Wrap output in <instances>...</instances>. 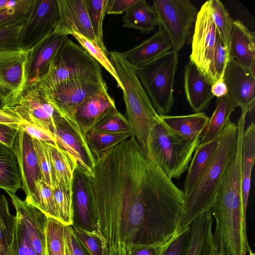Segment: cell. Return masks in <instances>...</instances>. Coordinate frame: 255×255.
I'll list each match as a JSON object with an SVG mask.
<instances>
[{
    "instance_id": "cell-55",
    "label": "cell",
    "mask_w": 255,
    "mask_h": 255,
    "mask_svg": "<svg viewBox=\"0 0 255 255\" xmlns=\"http://www.w3.org/2000/svg\"><path fill=\"white\" fill-rule=\"evenodd\" d=\"M125 247L124 244H119L112 248L108 255H125Z\"/></svg>"
},
{
    "instance_id": "cell-21",
    "label": "cell",
    "mask_w": 255,
    "mask_h": 255,
    "mask_svg": "<svg viewBox=\"0 0 255 255\" xmlns=\"http://www.w3.org/2000/svg\"><path fill=\"white\" fill-rule=\"evenodd\" d=\"M213 221L208 209L192 222L185 255H219L212 231Z\"/></svg>"
},
{
    "instance_id": "cell-34",
    "label": "cell",
    "mask_w": 255,
    "mask_h": 255,
    "mask_svg": "<svg viewBox=\"0 0 255 255\" xmlns=\"http://www.w3.org/2000/svg\"><path fill=\"white\" fill-rule=\"evenodd\" d=\"M209 1L211 16L218 34L229 51L231 34L234 20L220 0H210Z\"/></svg>"
},
{
    "instance_id": "cell-30",
    "label": "cell",
    "mask_w": 255,
    "mask_h": 255,
    "mask_svg": "<svg viewBox=\"0 0 255 255\" xmlns=\"http://www.w3.org/2000/svg\"><path fill=\"white\" fill-rule=\"evenodd\" d=\"M236 103L227 94L217 99L216 107L200 139V143L209 142L220 136L230 116L237 107Z\"/></svg>"
},
{
    "instance_id": "cell-15",
    "label": "cell",
    "mask_w": 255,
    "mask_h": 255,
    "mask_svg": "<svg viewBox=\"0 0 255 255\" xmlns=\"http://www.w3.org/2000/svg\"><path fill=\"white\" fill-rule=\"evenodd\" d=\"M15 153L21 178V188L24 191L25 201L31 204L35 191V183L41 180V174L33 139L21 128H19Z\"/></svg>"
},
{
    "instance_id": "cell-23",
    "label": "cell",
    "mask_w": 255,
    "mask_h": 255,
    "mask_svg": "<svg viewBox=\"0 0 255 255\" xmlns=\"http://www.w3.org/2000/svg\"><path fill=\"white\" fill-rule=\"evenodd\" d=\"M74 183L73 225L89 232H97V222L88 193L85 176L76 170Z\"/></svg>"
},
{
    "instance_id": "cell-33",
    "label": "cell",
    "mask_w": 255,
    "mask_h": 255,
    "mask_svg": "<svg viewBox=\"0 0 255 255\" xmlns=\"http://www.w3.org/2000/svg\"><path fill=\"white\" fill-rule=\"evenodd\" d=\"M130 133L116 134L91 130L86 134L88 146L96 159L103 152L127 139Z\"/></svg>"
},
{
    "instance_id": "cell-35",
    "label": "cell",
    "mask_w": 255,
    "mask_h": 255,
    "mask_svg": "<svg viewBox=\"0 0 255 255\" xmlns=\"http://www.w3.org/2000/svg\"><path fill=\"white\" fill-rule=\"evenodd\" d=\"M45 255H65V226L51 217L47 219Z\"/></svg>"
},
{
    "instance_id": "cell-14",
    "label": "cell",
    "mask_w": 255,
    "mask_h": 255,
    "mask_svg": "<svg viewBox=\"0 0 255 255\" xmlns=\"http://www.w3.org/2000/svg\"><path fill=\"white\" fill-rule=\"evenodd\" d=\"M228 95L242 111L254 113L255 107V73L230 58L223 77Z\"/></svg>"
},
{
    "instance_id": "cell-45",
    "label": "cell",
    "mask_w": 255,
    "mask_h": 255,
    "mask_svg": "<svg viewBox=\"0 0 255 255\" xmlns=\"http://www.w3.org/2000/svg\"><path fill=\"white\" fill-rule=\"evenodd\" d=\"M22 26L9 24L0 26V50L21 49L20 34Z\"/></svg>"
},
{
    "instance_id": "cell-28",
    "label": "cell",
    "mask_w": 255,
    "mask_h": 255,
    "mask_svg": "<svg viewBox=\"0 0 255 255\" xmlns=\"http://www.w3.org/2000/svg\"><path fill=\"white\" fill-rule=\"evenodd\" d=\"M21 178L14 151L0 143V189L15 194L21 188Z\"/></svg>"
},
{
    "instance_id": "cell-19",
    "label": "cell",
    "mask_w": 255,
    "mask_h": 255,
    "mask_svg": "<svg viewBox=\"0 0 255 255\" xmlns=\"http://www.w3.org/2000/svg\"><path fill=\"white\" fill-rule=\"evenodd\" d=\"M57 2L60 21L56 30L68 35L77 33L97 43L84 0H57Z\"/></svg>"
},
{
    "instance_id": "cell-20",
    "label": "cell",
    "mask_w": 255,
    "mask_h": 255,
    "mask_svg": "<svg viewBox=\"0 0 255 255\" xmlns=\"http://www.w3.org/2000/svg\"><path fill=\"white\" fill-rule=\"evenodd\" d=\"M212 85L193 63L186 64L184 89L187 102L195 113L203 112L208 107L214 96Z\"/></svg>"
},
{
    "instance_id": "cell-17",
    "label": "cell",
    "mask_w": 255,
    "mask_h": 255,
    "mask_svg": "<svg viewBox=\"0 0 255 255\" xmlns=\"http://www.w3.org/2000/svg\"><path fill=\"white\" fill-rule=\"evenodd\" d=\"M117 111L114 100L109 95L106 86L78 107L74 119L86 137V133L103 119Z\"/></svg>"
},
{
    "instance_id": "cell-42",
    "label": "cell",
    "mask_w": 255,
    "mask_h": 255,
    "mask_svg": "<svg viewBox=\"0 0 255 255\" xmlns=\"http://www.w3.org/2000/svg\"><path fill=\"white\" fill-rule=\"evenodd\" d=\"M91 130L110 133L132 134L129 122L119 111L105 117Z\"/></svg>"
},
{
    "instance_id": "cell-58",
    "label": "cell",
    "mask_w": 255,
    "mask_h": 255,
    "mask_svg": "<svg viewBox=\"0 0 255 255\" xmlns=\"http://www.w3.org/2000/svg\"><path fill=\"white\" fill-rule=\"evenodd\" d=\"M3 108H4V106H3V103L2 102V100L0 97V109H2Z\"/></svg>"
},
{
    "instance_id": "cell-41",
    "label": "cell",
    "mask_w": 255,
    "mask_h": 255,
    "mask_svg": "<svg viewBox=\"0 0 255 255\" xmlns=\"http://www.w3.org/2000/svg\"><path fill=\"white\" fill-rule=\"evenodd\" d=\"M31 204L39 209L48 217L57 220L53 190L41 180L35 183V194Z\"/></svg>"
},
{
    "instance_id": "cell-7",
    "label": "cell",
    "mask_w": 255,
    "mask_h": 255,
    "mask_svg": "<svg viewBox=\"0 0 255 255\" xmlns=\"http://www.w3.org/2000/svg\"><path fill=\"white\" fill-rule=\"evenodd\" d=\"M106 86L104 79L78 80L61 85L47 94L42 93L89 150L86 137L76 124L74 115L81 104Z\"/></svg>"
},
{
    "instance_id": "cell-18",
    "label": "cell",
    "mask_w": 255,
    "mask_h": 255,
    "mask_svg": "<svg viewBox=\"0 0 255 255\" xmlns=\"http://www.w3.org/2000/svg\"><path fill=\"white\" fill-rule=\"evenodd\" d=\"M52 132L56 143L75 160L76 170L85 177L90 176L95 158L61 117L56 120Z\"/></svg>"
},
{
    "instance_id": "cell-52",
    "label": "cell",
    "mask_w": 255,
    "mask_h": 255,
    "mask_svg": "<svg viewBox=\"0 0 255 255\" xmlns=\"http://www.w3.org/2000/svg\"><path fill=\"white\" fill-rule=\"evenodd\" d=\"M22 121L21 118L11 107L0 109V124L19 128Z\"/></svg>"
},
{
    "instance_id": "cell-38",
    "label": "cell",
    "mask_w": 255,
    "mask_h": 255,
    "mask_svg": "<svg viewBox=\"0 0 255 255\" xmlns=\"http://www.w3.org/2000/svg\"><path fill=\"white\" fill-rule=\"evenodd\" d=\"M52 190L57 220L65 226H71L73 222L74 194L59 185Z\"/></svg>"
},
{
    "instance_id": "cell-47",
    "label": "cell",
    "mask_w": 255,
    "mask_h": 255,
    "mask_svg": "<svg viewBox=\"0 0 255 255\" xmlns=\"http://www.w3.org/2000/svg\"><path fill=\"white\" fill-rule=\"evenodd\" d=\"M230 59L229 51L218 35L214 57V67L217 80L223 78Z\"/></svg>"
},
{
    "instance_id": "cell-25",
    "label": "cell",
    "mask_w": 255,
    "mask_h": 255,
    "mask_svg": "<svg viewBox=\"0 0 255 255\" xmlns=\"http://www.w3.org/2000/svg\"><path fill=\"white\" fill-rule=\"evenodd\" d=\"M255 161V125L252 122L244 130L242 144L241 165V195L243 225L246 229V214L249 201L251 173Z\"/></svg>"
},
{
    "instance_id": "cell-2",
    "label": "cell",
    "mask_w": 255,
    "mask_h": 255,
    "mask_svg": "<svg viewBox=\"0 0 255 255\" xmlns=\"http://www.w3.org/2000/svg\"><path fill=\"white\" fill-rule=\"evenodd\" d=\"M238 137L237 126L230 121L220 134L218 146L205 168L185 197L178 233L189 226L201 214L209 209L223 172L237 152Z\"/></svg>"
},
{
    "instance_id": "cell-32",
    "label": "cell",
    "mask_w": 255,
    "mask_h": 255,
    "mask_svg": "<svg viewBox=\"0 0 255 255\" xmlns=\"http://www.w3.org/2000/svg\"><path fill=\"white\" fill-rule=\"evenodd\" d=\"M16 216L11 214L3 194L0 195V255H14L13 241Z\"/></svg>"
},
{
    "instance_id": "cell-3",
    "label": "cell",
    "mask_w": 255,
    "mask_h": 255,
    "mask_svg": "<svg viewBox=\"0 0 255 255\" xmlns=\"http://www.w3.org/2000/svg\"><path fill=\"white\" fill-rule=\"evenodd\" d=\"M110 59L122 85L126 118L135 138L144 152L150 156V133L154 125L160 120L142 86L133 66L119 52H109Z\"/></svg>"
},
{
    "instance_id": "cell-4",
    "label": "cell",
    "mask_w": 255,
    "mask_h": 255,
    "mask_svg": "<svg viewBox=\"0 0 255 255\" xmlns=\"http://www.w3.org/2000/svg\"><path fill=\"white\" fill-rule=\"evenodd\" d=\"M99 63L68 37L57 52L48 71L35 84L43 94L74 81L102 80Z\"/></svg>"
},
{
    "instance_id": "cell-8",
    "label": "cell",
    "mask_w": 255,
    "mask_h": 255,
    "mask_svg": "<svg viewBox=\"0 0 255 255\" xmlns=\"http://www.w3.org/2000/svg\"><path fill=\"white\" fill-rule=\"evenodd\" d=\"M152 6L159 24L177 52L185 44L190 29L196 19L197 9L189 0H154Z\"/></svg>"
},
{
    "instance_id": "cell-13",
    "label": "cell",
    "mask_w": 255,
    "mask_h": 255,
    "mask_svg": "<svg viewBox=\"0 0 255 255\" xmlns=\"http://www.w3.org/2000/svg\"><path fill=\"white\" fill-rule=\"evenodd\" d=\"M68 35L64 32L55 30L27 51L26 86L35 85L46 74L57 52L68 37Z\"/></svg>"
},
{
    "instance_id": "cell-49",
    "label": "cell",
    "mask_w": 255,
    "mask_h": 255,
    "mask_svg": "<svg viewBox=\"0 0 255 255\" xmlns=\"http://www.w3.org/2000/svg\"><path fill=\"white\" fill-rule=\"evenodd\" d=\"M20 128L33 138L44 142H56L53 133L41 127L23 121Z\"/></svg>"
},
{
    "instance_id": "cell-39",
    "label": "cell",
    "mask_w": 255,
    "mask_h": 255,
    "mask_svg": "<svg viewBox=\"0 0 255 255\" xmlns=\"http://www.w3.org/2000/svg\"><path fill=\"white\" fill-rule=\"evenodd\" d=\"M32 139L40 172L41 180L53 190L57 185L52 172L49 152V142Z\"/></svg>"
},
{
    "instance_id": "cell-11",
    "label": "cell",
    "mask_w": 255,
    "mask_h": 255,
    "mask_svg": "<svg viewBox=\"0 0 255 255\" xmlns=\"http://www.w3.org/2000/svg\"><path fill=\"white\" fill-rule=\"evenodd\" d=\"M27 51L0 50V97L4 108L13 106L26 86Z\"/></svg>"
},
{
    "instance_id": "cell-54",
    "label": "cell",
    "mask_w": 255,
    "mask_h": 255,
    "mask_svg": "<svg viewBox=\"0 0 255 255\" xmlns=\"http://www.w3.org/2000/svg\"><path fill=\"white\" fill-rule=\"evenodd\" d=\"M211 92L214 97L217 98L228 94V88L223 78L217 80L212 85Z\"/></svg>"
},
{
    "instance_id": "cell-5",
    "label": "cell",
    "mask_w": 255,
    "mask_h": 255,
    "mask_svg": "<svg viewBox=\"0 0 255 255\" xmlns=\"http://www.w3.org/2000/svg\"><path fill=\"white\" fill-rule=\"evenodd\" d=\"M178 52L170 51L141 64L133 66L135 72L154 108L160 116L171 110Z\"/></svg>"
},
{
    "instance_id": "cell-46",
    "label": "cell",
    "mask_w": 255,
    "mask_h": 255,
    "mask_svg": "<svg viewBox=\"0 0 255 255\" xmlns=\"http://www.w3.org/2000/svg\"><path fill=\"white\" fill-rule=\"evenodd\" d=\"M190 225L181 232H176L169 240L160 255H185Z\"/></svg>"
},
{
    "instance_id": "cell-56",
    "label": "cell",
    "mask_w": 255,
    "mask_h": 255,
    "mask_svg": "<svg viewBox=\"0 0 255 255\" xmlns=\"http://www.w3.org/2000/svg\"><path fill=\"white\" fill-rule=\"evenodd\" d=\"M65 255H73L65 238Z\"/></svg>"
},
{
    "instance_id": "cell-57",
    "label": "cell",
    "mask_w": 255,
    "mask_h": 255,
    "mask_svg": "<svg viewBox=\"0 0 255 255\" xmlns=\"http://www.w3.org/2000/svg\"><path fill=\"white\" fill-rule=\"evenodd\" d=\"M8 0H0V10L6 8V3Z\"/></svg>"
},
{
    "instance_id": "cell-1",
    "label": "cell",
    "mask_w": 255,
    "mask_h": 255,
    "mask_svg": "<svg viewBox=\"0 0 255 255\" xmlns=\"http://www.w3.org/2000/svg\"><path fill=\"white\" fill-rule=\"evenodd\" d=\"M85 184L109 251L124 244L151 245L177 232L184 192L132 135L95 159Z\"/></svg>"
},
{
    "instance_id": "cell-36",
    "label": "cell",
    "mask_w": 255,
    "mask_h": 255,
    "mask_svg": "<svg viewBox=\"0 0 255 255\" xmlns=\"http://www.w3.org/2000/svg\"><path fill=\"white\" fill-rule=\"evenodd\" d=\"M109 0H84L85 7L98 45L107 50L103 42V23Z\"/></svg>"
},
{
    "instance_id": "cell-10",
    "label": "cell",
    "mask_w": 255,
    "mask_h": 255,
    "mask_svg": "<svg viewBox=\"0 0 255 255\" xmlns=\"http://www.w3.org/2000/svg\"><path fill=\"white\" fill-rule=\"evenodd\" d=\"M59 21L57 0H33L21 31V49L29 50L55 31Z\"/></svg>"
},
{
    "instance_id": "cell-53",
    "label": "cell",
    "mask_w": 255,
    "mask_h": 255,
    "mask_svg": "<svg viewBox=\"0 0 255 255\" xmlns=\"http://www.w3.org/2000/svg\"><path fill=\"white\" fill-rule=\"evenodd\" d=\"M138 0H109L106 13L119 14L126 12Z\"/></svg>"
},
{
    "instance_id": "cell-12",
    "label": "cell",
    "mask_w": 255,
    "mask_h": 255,
    "mask_svg": "<svg viewBox=\"0 0 255 255\" xmlns=\"http://www.w3.org/2000/svg\"><path fill=\"white\" fill-rule=\"evenodd\" d=\"M24 122L53 133L56 120L61 117L36 85H27L11 107Z\"/></svg>"
},
{
    "instance_id": "cell-29",
    "label": "cell",
    "mask_w": 255,
    "mask_h": 255,
    "mask_svg": "<svg viewBox=\"0 0 255 255\" xmlns=\"http://www.w3.org/2000/svg\"><path fill=\"white\" fill-rule=\"evenodd\" d=\"M125 27L148 33L159 25L156 12L145 0H138L122 17Z\"/></svg>"
},
{
    "instance_id": "cell-16",
    "label": "cell",
    "mask_w": 255,
    "mask_h": 255,
    "mask_svg": "<svg viewBox=\"0 0 255 255\" xmlns=\"http://www.w3.org/2000/svg\"><path fill=\"white\" fill-rule=\"evenodd\" d=\"M24 226L37 255H45L46 230L48 217L37 208L21 200L15 194L7 193Z\"/></svg>"
},
{
    "instance_id": "cell-27",
    "label": "cell",
    "mask_w": 255,
    "mask_h": 255,
    "mask_svg": "<svg viewBox=\"0 0 255 255\" xmlns=\"http://www.w3.org/2000/svg\"><path fill=\"white\" fill-rule=\"evenodd\" d=\"M52 172L56 185L74 194V173L77 163L71 156L56 142H48Z\"/></svg>"
},
{
    "instance_id": "cell-22",
    "label": "cell",
    "mask_w": 255,
    "mask_h": 255,
    "mask_svg": "<svg viewBox=\"0 0 255 255\" xmlns=\"http://www.w3.org/2000/svg\"><path fill=\"white\" fill-rule=\"evenodd\" d=\"M230 58L255 73V35L240 20H234L232 30Z\"/></svg>"
},
{
    "instance_id": "cell-9",
    "label": "cell",
    "mask_w": 255,
    "mask_h": 255,
    "mask_svg": "<svg viewBox=\"0 0 255 255\" xmlns=\"http://www.w3.org/2000/svg\"><path fill=\"white\" fill-rule=\"evenodd\" d=\"M190 61L212 85L217 81L214 67L218 32L213 22L209 0L198 11L195 22Z\"/></svg>"
},
{
    "instance_id": "cell-37",
    "label": "cell",
    "mask_w": 255,
    "mask_h": 255,
    "mask_svg": "<svg viewBox=\"0 0 255 255\" xmlns=\"http://www.w3.org/2000/svg\"><path fill=\"white\" fill-rule=\"evenodd\" d=\"M71 35L77 40L80 46L113 76L118 87L122 89V85L109 57V52L107 50L101 48L97 43L92 42L79 34L73 33Z\"/></svg>"
},
{
    "instance_id": "cell-51",
    "label": "cell",
    "mask_w": 255,
    "mask_h": 255,
    "mask_svg": "<svg viewBox=\"0 0 255 255\" xmlns=\"http://www.w3.org/2000/svg\"><path fill=\"white\" fill-rule=\"evenodd\" d=\"M18 129L0 124V143L13 150L17 140Z\"/></svg>"
},
{
    "instance_id": "cell-50",
    "label": "cell",
    "mask_w": 255,
    "mask_h": 255,
    "mask_svg": "<svg viewBox=\"0 0 255 255\" xmlns=\"http://www.w3.org/2000/svg\"><path fill=\"white\" fill-rule=\"evenodd\" d=\"M65 238L73 255H92L76 236L71 226H65Z\"/></svg>"
},
{
    "instance_id": "cell-6",
    "label": "cell",
    "mask_w": 255,
    "mask_h": 255,
    "mask_svg": "<svg viewBox=\"0 0 255 255\" xmlns=\"http://www.w3.org/2000/svg\"><path fill=\"white\" fill-rule=\"evenodd\" d=\"M200 139L190 141L176 134L161 120L151 129L150 156L170 180L178 179L187 169Z\"/></svg>"
},
{
    "instance_id": "cell-31",
    "label": "cell",
    "mask_w": 255,
    "mask_h": 255,
    "mask_svg": "<svg viewBox=\"0 0 255 255\" xmlns=\"http://www.w3.org/2000/svg\"><path fill=\"white\" fill-rule=\"evenodd\" d=\"M219 137L209 142L200 143L196 148L184 184V193L187 195L196 183L218 146Z\"/></svg>"
},
{
    "instance_id": "cell-40",
    "label": "cell",
    "mask_w": 255,
    "mask_h": 255,
    "mask_svg": "<svg viewBox=\"0 0 255 255\" xmlns=\"http://www.w3.org/2000/svg\"><path fill=\"white\" fill-rule=\"evenodd\" d=\"M73 232L92 255H108L109 250L105 240L97 232H89L72 225Z\"/></svg>"
},
{
    "instance_id": "cell-48",
    "label": "cell",
    "mask_w": 255,
    "mask_h": 255,
    "mask_svg": "<svg viewBox=\"0 0 255 255\" xmlns=\"http://www.w3.org/2000/svg\"><path fill=\"white\" fill-rule=\"evenodd\" d=\"M169 240L151 245L128 244L125 247V255H160Z\"/></svg>"
},
{
    "instance_id": "cell-44",
    "label": "cell",
    "mask_w": 255,
    "mask_h": 255,
    "mask_svg": "<svg viewBox=\"0 0 255 255\" xmlns=\"http://www.w3.org/2000/svg\"><path fill=\"white\" fill-rule=\"evenodd\" d=\"M16 223L13 241L14 255H37L26 233L22 221L16 215Z\"/></svg>"
},
{
    "instance_id": "cell-26",
    "label": "cell",
    "mask_w": 255,
    "mask_h": 255,
    "mask_svg": "<svg viewBox=\"0 0 255 255\" xmlns=\"http://www.w3.org/2000/svg\"><path fill=\"white\" fill-rule=\"evenodd\" d=\"M160 117L162 123L169 129L190 141L201 139L210 118L204 112L183 116L166 115Z\"/></svg>"
},
{
    "instance_id": "cell-43",
    "label": "cell",
    "mask_w": 255,
    "mask_h": 255,
    "mask_svg": "<svg viewBox=\"0 0 255 255\" xmlns=\"http://www.w3.org/2000/svg\"><path fill=\"white\" fill-rule=\"evenodd\" d=\"M33 0H17L13 7L0 10V26L24 23Z\"/></svg>"
},
{
    "instance_id": "cell-24",
    "label": "cell",
    "mask_w": 255,
    "mask_h": 255,
    "mask_svg": "<svg viewBox=\"0 0 255 255\" xmlns=\"http://www.w3.org/2000/svg\"><path fill=\"white\" fill-rule=\"evenodd\" d=\"M150 38L120 55L132 65L136 66L156 58L172 49V44L161 25Z\"/></svg>"
}]
</instances>
